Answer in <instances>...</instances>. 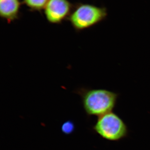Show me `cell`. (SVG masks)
<instances>
[{
	"instance_id": "obj_7",
	"label": "cell",
	"mask_w": 150,
	"mask_h": 150,
	"mask_svg": "<svg viewBox=\"0 0 150 150\" xmlns=\"http://www.w3.org/2000/svg\"><path fill=\"white\" fill-rule=\"evenodd\" d=\"M74 129V125L73 123H71L70 122H67L66 123H64L63 126H62V130L64 131L65 133H70L73 131Z\"/></svg>"
},
{
	"instance_id": "obj_3",
	"label": "cell",
	"mask_w": 150,
	"mask_h": 150,
	"mask_svg": "<svg viewBox=\"0 0 150 150\" xmlns=\"http://www.w3.org/2000/svg\"><path fill=\"white\" fill-rule=\"evenodd\" d=\"M93 130L103 139L110 141L122 139L128 133L126 124L112 111L98 117Z\"/></svg>"
},
{
	"instance_id": "obj_6",
	"label": "cell",
	"mask_w": 150,
	"mask_h": 150,
	"mask_svg": "<svg viewBox=\"0 0 150 150\" xmlns=\"http://www.w3.org/2000/svg\"><path fill=\"white\" fill-rule=\"evenodd\" d=\"M48 0H23L25 4L30 10L41 11L45 8Z\"/></svg>"
},
{
	"instance_id": "obj_2",
	"label": "cell",
	"mask_w": 150,
	"mask_h": 150,
	"mask_svg": "<svg viewBox=\"0 0 150 150\" xmlns=\"http://www.w3.org/2000/svg\"><path fill=\"white\" fill-rule=\"evenodd\" d=\"M107 9L89 4L77 5L68 19L77 31L87 29L106 19Z\"/></svg>"
},
{
	"instance_id": "obj_4",
	"label": "cell",
	"mask_w": 150,
	"mask_h": 150,
	"mask_svg": "<svg viewBox=\"0 0 150 150\" xmlns=\"http://www.w3.org/2000/svg\"><path fill=\"white\" fill-rule=\"evenodd\" d=\"M73 8L72 4L67 0H48L44 8V13L49 23L59 24L68 19Z\"/></svg>"
},
{
	"instance_id": "obj_1",
	"label": "cell",
	"mask_w": 150,
	"mask_h": 150,
	"mask_svg": "<svg viewBox=\"0 0 150 150\" xmlns=\"http://www.w3.org/2000/svg\"><path fill=\"white\" fill-rule=\"evenodd\" d=\"M78 93L87 114L98 117L112 112L118 97V93L103 89L83 88Z\"/></svg>"
},
{
	"instance_id": "obj_5",
	"label": "cell",
	"mask_w": 150,
	"mask_h": 150,
	"mask_svg": "<svg viewBox=\"0 0 150 150\" xmlns=\"http://www.w3.org/2000/svg\"><path fill=\"white\" fill-rule=\"evenodd\" d=\"M20 0H0V16L2 18L11 22L19 15Z\"/></svg>"
}]
</instances>
